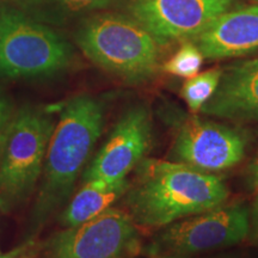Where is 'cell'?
I'll return each mask as SVG.
<instances>
[{"label":"cell","mask_w":258,"mask_h":258,"mask_svg":"<svg viewBox=\"0 0 258 258\" xmlns=\"http://www.w3.org/2000/svg\"><path fill=\"white\" fill-rule=\"evenodd\" d=\"M103 104L83 93L61 109L48 144L36 199L27 220L25 240H34L56 212L70 201L78 177L102 134Z\"/></svg>","instance_id":"1"},{"label":"cell","mask_w":258,"mask_h":258,"mask_svg":"<svg viewBox=\"0 0 258 258\" xmlns=\"http://www.w3.org/2000/svg\"><path fill=\"white\" fill-rule=\"evenodd\" d=\"M134 170L125 206L138 230H161L219 207L230 196L221 177L178 161L145 158Z\"/></svg>","instance_id":"2"},{"label":"cell","mask_w":258,"mask_h":258,"mask_svg":"<svg viewBox=\"0 0 258 258\" xmlns=\"http://www.w3.org/2000/svg\"><path fill=\"white\" fill-rule=\"evenodd\" d=\"M84 55L129 84L152 79L159 69V44L133 17L103 12L86 19L76 34Z\"/></svg>","instance_id":"3"},{"label":"cell","mask_w":258,"mask_h":258,"mask_svg":"<svg viewBox=\"0 0 258 258\" xmlns=\"http://www.w3.org/2000/svg\"><path fill=\"white\" fill-rule=\"evenodd\" d=\"M55 122L47 109L30 104L15 112L0 157V213L21 208L36 190Z\"/></svg>","instance_id":"4"},{"label":"cell","mask_w":258,"mask_h":258,"mask_svg":"<svg viewBox=\"0 0 258 258\" xmlns=\"http://www.w3.org/2000/svg\"><path fill=\"white\" fill-rule=\"evenodd\" d=\"M72 60L71 44L53 29L0 5V78L56 76Z\"/></svg>","instance_id":"5"},{"label":"cell","mask_w":258,"mask_h":258,"mask_svg":"<svg viewBox=\"0 0 258 258\" xmlns=\"http://www.w3.org/2000/svg\"><path fill=\"white\" fill-rule=\"evenodd\" d=\"M249 235V208L221 205L161 228L148 254L194 257L240 244Z\"/></svg>","instance_id":"6"},{"label":"cell","mask_w":258,"mask_h":258,"mask_svg":"<svg viewBox=\"0 0 258 258\" xmlns=\"http://www.w3.org/2000/svg\"><path fill=\"white\" fill-rule=\"evenodd\" d=\"M128 212L110 207L82 225L66 227L43 244V258H125L139 249Z\"/></svg>","instance_id":"7"},{"label":"cell","mask_w":258,"mask_h":258,"mask_svg":"<svg viewBox=\"0 0 258 258\" xmlns=\"http://www.w3.org/2000/svg\"><path fill=\"white\" fill-rule=\"evenodd\" d=\"M171 117L175 120V161L209 173L228 170L243 161L247 138L239 129L196 115Z\"/></svg>","instance_id":"8"},{"label":"cell","mask_w":258,"mask_h":258,"mask_svg":"<svg viewBox=\"0 0 258 258\" xmlns=\"http://www.w3.org/2000/svg\"><path fill=\"white\" fill-rule=\"evenodd\" d=\"M235 0H135L129 12L159 46L192 40Z\"/></svg>","instance_id":"9"},{"label":"cell","mask_w":258,"mask_h":258,"mask_svg":"<svg viewBox=\"0 0 258 258\" xmlns=\"http://www.w3.org/2000/svg\"><path fill=\"white\" fill-rule=\"evenodd\" d=\"M152 139L153 123L150 109L144 104L132 106L121 116L84 171L83 182L93 179L116 182L127 178L128 173L145 159Z\"/></svg>","instance_id":"10"},{"label":"cell","mask_w":258,"mask_h":258,"mask_svg":"<svg viewBox=\"0 0 258 258\" xmlns=\"http://www.w3.org/2000/svg\"><path fill=\"white\" fill-rule=\"evenodd\" d=\"M200 112L241 123H258V57L222 69L218 88Z\"/></svg>","instance_id":"11"},{"label":"cell","mask_w":258,"mask_h":258,"mask_svg":"<svg viewBox=\"0 0 258 258\" xmlns=\"http://www.w3.org/2000/svg\"><path fill=\"white\" fill-rule=\"evenodd\" d=\"M191 41L208 60L254 53L258 50V4L228 10Z\"/></svg>","instance_id":"12"},{"label":"cell","mask_w":258,"mask_h":258,"mask_svg":"<svg viewBox=\"0 0 258 258\" xmlns=\"http://www.w3.org/2000/svg\"><path fill=\"white\" fill-rule=\"evenodd\" d=\"M131 182L127 178L108 182L93 179L84 182L78 192L70 200L60 215V225L66 227L82 225L102 214L112 203L125 195Z\"/></svg>","instance_id":"13"},{"label":"cell","mask_w":258,"mask_h":258,"mask_svg":"<svg viewBox=\"0 0 258 258\" xmlns=\"http://www.w3.org/2000/svg\"><path fill=\"white\" fill-rule=\"evenodd\" d=\"M222 69H212L186 79L180 90V96L192 114H198L202 106L214 95L220 80Z\"/></svg>","instance_id":"14"},{"label":"cell","mask_w":258,"mask_h":258,"mask_svg":"<svg viewBox=\"0 0 258 258\" xmlns=\"http://www.w3.org/2000/svg\"><path fill=\"white\" fill-rule=\"evenodd\" d=\"M203 60L205 56L195 42L191 40L183 41L176 53L164 62L161 69L171 76L189 79L200 72Z\"/></svg>","instance_id":"15"},{"label":"cell","mask_w":258,"mask_h":258,"mask_svg":"<svg viewBox=\"0 0 258 258\" xmlns=\"http://www.w3.org/2000/svg\"><path fill=\"white\" fill-rule=\"evenodd\" d=\"M112 0H25L27 5L57 10L64 14H78L91 10L104 9Z\"/></svg>","instance_id":"16"},{"label":"cell","mask_w":258,"mask_h":258,"mask_svg":"<svg viewBox=\"0 0 258 258\" xmlns=\"http://www.w3.org/2000/svg\"><path fill=\"white\" fill-rule=\"evenodd\" d=\"M16 109L12 99L4 90L0 88V157L4 150L6 139H8L12 120H14Z\"/></svg>","instance_id":"17"},{"label":"cell","mask_w":258,"mask_h":258,"mask_svg":"<svg viewBox=\"0 0 258 258\" xmlns=\"http://www.w3.org/2000/svg\"><path fill=\"white\" fill-rule=\"evenodd\" d=\"M247 238L253 244L258 245V195L249 208V235Z\"/></svg>","instance_id":"18"},{"label":"cell","mask_w":258,"mask_h":258,"mask_svg":"<svg viewBox=\"0 0 258 258\" xmlns=\"http://www.w3.org/2000/svg\"><path fill=\"white\" fill-rule=\"evenodd\" d=\"M246 184L256 195H258V151L247 165Z\"/></svg>","instance_id":"19"},{"label":"cell","mask_w":258,"mask_h":258,"mask_svg":"<svg viewBox=\"0 0 258 258\" xmlns=\"http://www.w3.org/2000/svg\"><path fill=\"white\" fill-rule=\"evenodd\" d=\"M35 246L34 240H24V243H22L18 246H16L15 249L6 253L0 252V258H22L24 257L28 252H30L32 247Z\"/></svg>","instance_id":"20"},{"label":"cell","mask_w":258,"mask_h":258,"mask_svg":"<svg viewBox=\"0 0 258 258\" xmlns=\"http://www.w3.org/2000/svg\"><path fill=\"white\" fill-rule=\"evenodd\" d=\"M150 258H196L194 257H169V256H160V254H150ZM202 258H234L232 254H217V256L211 257H202Z\"/></svg>","instance_id":"21"},{"label":"cell","mask_w":258,"mask_h":258,"mask_svg":"<svg viewBox=\"0 0 258 258\" xmlns=\"http://www.w3.org/2000/svg\"><path fill=\"white\" fill-rule=\"evenodd\" d=\"M30 252H31V251H30ZM30 252H28L27 254H25V256H24V257H22V258H35L34 256H32V254H31Z\"/></svg>","instance_id":"22"},{"label":"cell","mask_w":258,"mask_h":258,"mask_svg":"<svg viewBox=\"0 0 258 258\" xmlns=\"http://www.w3.org/2000/svg\"><path fill=\"white\" fill-rule=\"evenodd\" d=\"M253 2H256V3H258V0H253Z\"/></svg>","instance_id":"23"}]
</instances>
